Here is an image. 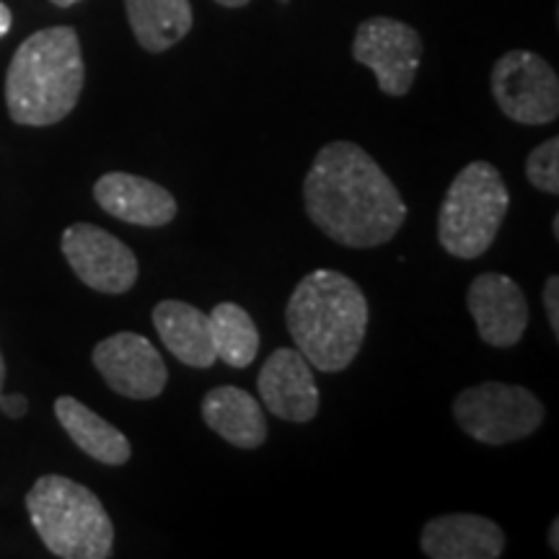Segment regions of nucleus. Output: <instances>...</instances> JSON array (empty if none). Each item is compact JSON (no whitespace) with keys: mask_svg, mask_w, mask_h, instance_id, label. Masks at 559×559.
<instances>
[{"mask_svg":"<svg viewBox=\"0 0 559 559\" xmlns=\"http://www.w3.org/2000/svg\"><path fill=\"white\" fill-rule=\"evenodd\" d=\"M469 309L481 342L489 347H515L528 330V300L526 293L513 277L500 272H481L472 280L466 290Z\"/></svg>","mask_w":559,"mask_h":559,"instance_id":"nucleus-11","label":"nucleus"},{"mask_svg":"<svg viewBox=\"0 0 559 559\" xmlns=\"http://www.w3.org/2000/svg\"><path fill=\"white\" fill-rule=\"evenodd\" d=\"M423 39L404 21L373 16L355 32L353 58L370 68L379 88L389 96H407L423 62Z\"/></svg>","mask_w":559,"mask_h":559,"instance_id":"nucleus-8","label":"nucleus"},{"mask_svg":"<svg viewBox=\"0 0 559 559\" xmlns=\"http://www.w3.org/2000/svg\"><path fill=\"white\" fill-rule=\"evenodd\" d=\"M492 96L508 120L549 124L559 117V81L542 55L510 50L492 68Z\"/></svg>","mask_w":559,"mask_h":559,"instance_id":"nucleus-7","label":"nucleus"},{"mask_svg":"<svg viewBox=\"0 0 559 559\" xmlns=\"http://www.w3.org/2000/svg\"><path fill=\"white\" fill-rule=\"evenodd\" d=\"M555 239H559V215H555Z\"/></svg>","mask_w":559,"mask_h":559,"instance_id":"nucleus-28","label":"nucleus"},{"mask_svg":"<svg viewBox=\"0 0 559 559\" xmlns=\"http://www.w3.org/2000/svg\"><path fill=\"white\" fill-rule=\"evenodd\" d=\"M11 24H13V16H11V9L5 3H0V39L5 37V34L11 32Z\"/></svg>","mask_w":559,"mask_h":559,"instance_id":"nucleus-23","label":"nucleus"},{"mask_svg":"<svg viewBox=\"0 0 559 559\" xmlns=\"http://www.w3.org/2000/svg\"><path fill=\"white\" fill-rule=\"evenodd\" d=\"M26 513L41 544L62 559H107L115 549V523L107 508L79 481L45 474L26 492Z\"/></svg>","mask_w":559,"mask_h":559,"instance_id":"nucleus-4","label":"nucleus"},{"mask_svg":"<svg viewBox=\"0 0 559 559\" xmlns=\"http://www.w3.org/2000/svg\"><path fill=\"white\" fill-rule=\"evenodd\" d=\"M280 3H288V0H280Z\"/></svg>","mask_w":559,"mask_h":559,"instance_id":"nucleus-29","label":"nucleus"},{"mask_svg":"<svg viewBox=\"0 0 559 559\" xmlns=\"http://www.w3.org/2000/svg\"><path fill=\"white\" fill-rule=\"evenodd\" d=\"M202 419L215 436L236 449L254 451L267 440L264 407L239 386H215L202 400Z\"/></svg>","mask_w":559,"mask_h":559,"instance_id":"nucleus-15","label":"nucleus"},{"mask_svg":"<svg viewBox=\"0 0 559 559\" xmlns=\"http://www.w3.org/2000/svg\"><path fill=\"white\" fill-rule=\"evenodd\" d=\"M542 298H544V311H547L551 332H555V337H559V277L557 275L547 277Z\"/></svg>","mask_w":559,"mask_h":559,"instance_id":"nucleus-21","label":"nucleus"},{"mask_svg":"<svg viewBox=\"0 0 559 559\" xmlns=\"http://www.w3.org/2000/svg\"><path fill=\"white\" fill-rule=\"evenodd\" d=\"M210 340H213L218 360L230 368H249L260 355V330L243 306L223 300L207 313Z\"/></svg>","mask_w":559,"mask_h":559,"instance_id":"nucleus-19","label":"nucleus"},{"mask_svg":"<svg viewBox=\"0 0 559 559\" xmlns=\"http://www.w3.org/2000/svg\"><path fill=\"white\" fill-rule=\"evenodd\" d=\"M94 200L111 218L143 228L169 226L177 218V198L156 181L135 174L109 171L94 185Z\"/></svg>","mask_w":559,"mask_h":559,"instance_id":"nucleus-13","label":"nucleus"},{"mask_svg":"<svg viewBox=\"0 0 559 559\" xmlns=\"http://www.w3.org/2000/svg\"><path fill=\"white\" fill-rule=\"evenodd\" d=\"M0 409L5 417L21 419L29 412V400L24 394H0Z\"/></svg>","mask_w":559,"mask_h":559,"instance_id":"nucleus-22","label":"nucleus"},{"mask_svg":"<svg viewBox=\"0 0 559 559\" xmlns=\"http://www.w3.org/2000/svg\"><path fill=\"white\" fill-rule=\"evenodd\" d=\"M130 29L145 52L160 55L192 32L190 0H124Z\"/></svg>","mask_w":559,"mask_h":559,"instance_id":"nucleus-18","label":"nucleus"},{"mask_svg":"<svg viewBox=\"0 0 559 559\" xmlns=\"http://www.w3.org/2000/svg\"><path fill=\"white\" fill-rule=\"evenodd\" d=\"M153 326H156L160 342L179 362L190 368L215 366L213 340H210L207 313L187 300L166 298L153 309Z\"/></svg>","mask_w":559,"mask_h":559,"instance_id":"nucleus-16","label":"nucleus"},{"mask_svg":"<svg viewBox=\"0 0 559 559\" xmlns=\"http://www.w3.org/2000/svg\"><path fill=\"white\" fill-rule=\"evenodd\" d=\"M453 417L477 443L508 445L534 436L544 425L547 409L526 386L485 381L461 391L453 402Z\"/></svg>","mask_w":559,"mask_h":559,"instance_id":"nucleus-6","label":"nucleus"},{"mask_svg":"<svg viewBox=\"0 0 559 559\" xmlns=\"http://www.w3.org/2000/svg\"><path fill=\"white\" fill-rule=\"evenodd\" d=\"M62 257L91 290L122 296L138 283V257L128 243L94 223H73L62 230Z\"/></svg>","mask_w":559,"mask_h":559,"instance_id":"nucleus-9","label":"nucleus"},{"mask_svg":"<svg viewBox=\"0 0 559 559\" xmlns=\"http://www.w3.org/2000/svg\"><path fill=\"white\" fill-rule=\"evenodd\" d=\"M3 383H5V360H3V353H0V394H3Z\"/></svg>","mask_w":559,"mask_h":559,"instance_id":"nucleus-26","label":"nucleus"},{"mask_svg":"<svg viewBox=\"0 0 559 559\" xmlns=\"http://www.w3.org/2000/svg\"><path fill=\"white\" fill-rule=\"evenodd\" d=\"M549 547H551V551H559V521L555 519L551 521V526H549Z\"/></svg>","mask_w":559,"mask_h":559,"instance_id":"nucleus-24","label":"nucleus"},{"mask_svg":"<svg viewBox=\"0 0 559 559\" xmlns=\"http://www.w3.org/2000/svg\"><path fill=\"white\" fill-rule=\"evenodd\" d=\"M262 407L285 423H311L319 415V386L311 362L293 347H280L257 376Z\"/></svg>","mask_w":559,"mask_h":559,"instance_id":"nucleus-12","label":"nucleus"},{"mask_svg":"<svg viewBox=\"0 0 559 559\" xmlns=\"http://www.w3.org/2000/svg\"><path fill=\"white\" fill-rule=\"evenodd\" d=\"M304 205L313 226L347 249L389 243L407 221L394 181L349 140H334L317 153L304 179Z\"/></svg>","mask_w":559,"mask_h":559,"instance_id":"nucleus-1","label":"nucleus"},{"mask_svg":"<svg viewBox=\"0 0 559 559\" xmlns=\"http://www.w3.org/2000/svg\"><path fill=\"white\" fill-rule=\"evenodd\" d=\"M215 3L223 5V9H243L249 0H215Z\"/></svg>","mask_w":559,"mask_h":559,"instance_id":"nucleus-25","label":"nucleus"},{"mask_svg":"<svg viewBox=\"0 0 559 559\" xmlns=\"http://www.w3.org/2000/svg\"><path fill=\"white\" fill-rule=\"evenodd\" d=\"M510 207L506 179L489 160H472L440 202L438 243L456 260H479L498 239Z\"/></svg>","mask_w":559,"mask_h":559,"instance_id":"nucleus-5","label":"nucleus"},{"mask_svg":"<svg viewBox=\"0 0 559 559\" xmlns=\"http://www.w3.org/2000/svg\"><path fill=\"white\" fill-rule=\"evenodd\" d=\"M526 177L544 194H559V138L536 145L526 158Z\"/></svg>","mask_w":559,"mask_h":559,"instance_id":"nucleus-20","label":"nucleus"},{"mask_svg":"<svg viewBox=\"0 0 559 559\" xmlns=\"http://www.w3.org/2000/svg\"><path fill=\"white\" fill-rule=\"evenodd\" d=\"M55 415H58L62 430L86 456L104 466H124L130 461L132 445L128 436L83 402L73 396H60L55 402Z\"/></svg>","mask_w":559,"mask_h":559,"instance_id":"nucleus-17","label":"nucleus"},{"mask_svg":"<svg viewBox=\"0 0 559 559\" xmlns=\"http://www.w3.org/2000/svg\"><path fill=\"white\" fill-rule=\"evenodd\" d=\"M285 324L296 349L324 373L353 366L368 332V300L353 277L313 270L293 290Z\"/></svg>","mask_w":559,"mask_h":559,"instance_id":"nucleus-2","label":"nucleus"},{"mask_svg":"<svg viewBox=\"0 0 559 559\" xmlns=\"http://www.w3.org/2000/svg\"><path fill=\"white\" fill-rule=\"evenodd\" d=\"M55 5H60V9H70V5H75V3H81V0H52Z\"/></svg>","mask_w":559,"mask_h":559,"instance_id":"nucleus-27","label":"nucleus"},{"mask_svg":"<svg viewBox=\"0 0 559 559\" xmlns=\"http://www.w3.org/2000/svg\"><path fill=\"white\" fill-rule=\"evenodd\" d=\"M86 83L81 41L70 26H50L21 41L5 73V107L24 128L66 120Z\"/></svg>","mask_w":559,"mask_h":559,"instance_id":"nucleus-3","label":"nucleus"},{"mask_svg":"<svg viewBox=\"0 0 559 559\" xmlns=\"http://www.w3.org/2000/svg\"><path fill=\"white\" fill-rule=\"evenodd\" d=\"M506 547L500 523L474 513L438 515L419 534V549L430 559H498Z\"/></svg>","mask_w":559,"mask_h":559,"instance_id":"nucleus-14","label":"nucleus"},{"mask_svg":"<svg viewBox=\"0 0 559 559\" xmlns=\"http://www.w3.org/2000/svg\"><path fill=\"white\" fill-rule=\"evenodd\" d=\"M94 368L115 394L124 400H156L169 383V368L148 337L117 332L94 347Z\"/></svg>","mask_w":559,"mask_h":559,"instance_id":"nucleus-10","label":"nucleus"}]
</instances>
